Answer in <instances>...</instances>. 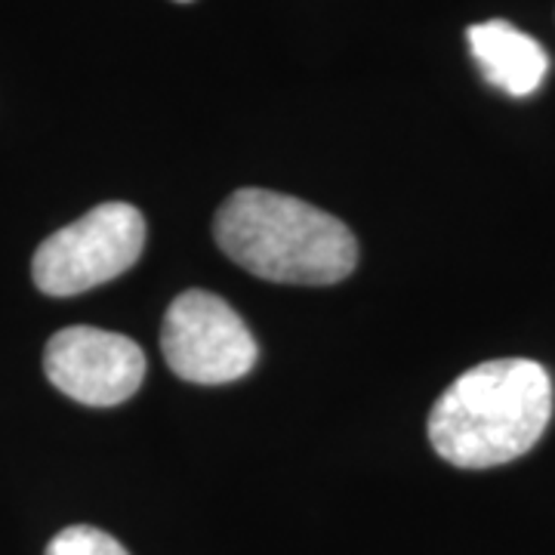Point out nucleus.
Returning <instances> with one entry per match:
<instances>
[{"label": "nucleus", "mask_w": 555, "mask_h": 555, "mask_svg": "<svg viewBox=\"0 0 555 555\" xmlns=\"http://www.w3.org/2000/svg\"><path fill=\"white\" fill-rule=\"evenodd\" d=\"M553 416V379L528 358L485 361L441 392L429 441L460 469H491L528 454Z\"/></svg>", "instance_id": "nucleus-1"}, {"label": "nucleus", "mask_w": 555, "mask_h": 555, "mask_svg": "<svg viewBox=\"0 0 555 555\" xmlns=\"http://www.w3.org/2000/svg\"><path fill=\"white\" fill-rule=\"evenodd\" d=\"M214 235L241 269L278 284H337L358 262L346 222L266 189H241L225 201Z\"/></svg>", "instance_id": "nucleus-2"}, {"label": "nucleus", "mask_w": 555, "mask_h": 555, "mask_svg": "<svg viewBox=\"0 0 555 555\" xmlns=\"http://www.w3.org/2000/svg\"><path fill=\"white\" fill-rule=\"evenodd\" d=\"M145 250V219L133 204L108 201L43 241L31 275L47 297H78L137 266Z\"/></svg>", "instance_id": "nucleus-3"}, {"label": "nucleus", "mask_w": 555, "mask_h": 555, "mask_svg": "<svg viewBox=\"0 0 555 555\" xmlns=\"http://www.w3.org/2000/svg\"><path fill=\"white\" fill-rule=\"evenodd\" d=\"M160 349L177 377L198 386L247 377L259 358L257 339L244 318L207 291H185L173 299L164 315Z\"/></svg>", "instance_id": "nucleus-4"}, {"label": "nucleus", "mask_w": 555, "mask_h": 555, "mask_svg": "<svg viewBox=\"0 0 555 555\" xmlns=\"http://www.w3.org/2000/svg\"><path fill=\"white\" fill-rule=\"evenodd\" d=\"M145 367V352L133 339L100 327H65L43 352L47 379L90 408H115L137 396Z\"/></svg>", "instance_id": "nucleus-5"}, {"label": "nucleus", "mask_w": 555, "mask_h": 555, "mask_svg": "<svg viewBox=\"0 0 555 555\" xmlns=\"http://www.w3.org/2000/svg\"><path fill=\"white\" fill-rule=\"evenodd\" d=\"M469 47L488 83L509 96H531L546 78V50L509 22H478L469 28Z\"/></svg>", "instance_id": "nucleus-6"}, {"label": "nucleus", "mask_w": 555, "mask_h": 555, "mask_svg": "<svg viewBox=\"0 0 555 555\" xmlns=\"http://www.w3.org/2000/svg\"><path fill=\"white\" fill-rule=\"evenodd\" d=\"M47 555H130L112 534L90 525H72L50 540Z\"/></svg>", "instance_id": "nucleus-7"}, {"label": "nucleus", "mask_w": 555, "mask_h": 555, "mask_svg": "<svg viewBox=\"0 0 555 555\" xmlns=\"http://www.w3.org/2000/svg\"><path fill=\"white\" fill-rule=\"evenodd\" d=\"M179 3H189V0H179Z\"/></svg>", "instance_id": "nucleus-8"}]
</instances>
